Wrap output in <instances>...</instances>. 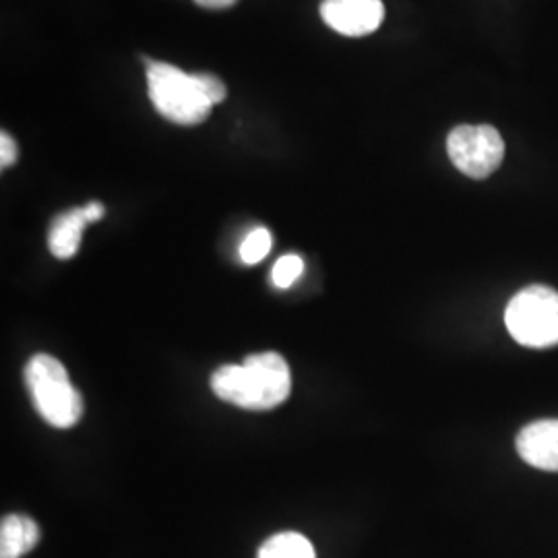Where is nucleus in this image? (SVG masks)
I'll use <instances>...</instances> for the list:
<instances>
[{
    "label": "nucleus",
    "mask_w": 558,
    "mask_h": 558,
    "mask_svg": "<svg viewBox=\"0 0 558 558\" xmlns=\"http://www.w3.org/2000/svg\"><path fill=\"white\" fill-rule=\"evenodd\" d=\"M211 389L228 403L265 412L290 398L292 373L278 352H263L248 356L242 364L220 366L211 377Z\"/></svg>",
    "instance_id": "f257e3e1"
},
{
    "label": "nucleus",
    "mask_w": 558,
    "mask_h": 558,
    "mask_svg": "<svg viewBox=\"0 0 558 558\" xmlns=\"http://www.w3.org/2000/svg\"><path fill=\"white\" fill-rule=\"evenodd\" d=\"M25 385L41 418L54 428H73L83 416V399L66 368L48 354H38L25 366Z\"/></svg>",
    "instance_id": "f03ea898"
},
{
    "label": "nucleus",
    "mask_w": 558,
    "mask_h": 558,
    "mask_svg": "<svg viewBox=\"0 0 558 558\" xmlns=\"http://www.w3.org/2000/svg\"><path fill=\"white\" fill-rule=\"evenodd\" d=\"M143 60L147 62L149 100L163 119L182 126H195L209 119L214 104L201 94L193 75L168 62Z\"/></svg>",
    "instance_id": "7ed1b4c3"
},
{
    "label": "nucleus",
    "mask_w": 558,
    "mask_h": 558,
    "mask_svg": "<svg viewBox=\"0 0 558 558\" xmlns=\"http://www.w3.org/2000/svg\"><path fill=\"white\" fill-rule=\"evenodd\" d=\"M505 325L521 345H558V292L548 286H530L507 304Z\"/></svg>",
    "instance_id": "20e7f679"
},
{
    "label": "nucleus",
    "mask_w": 558,
    "mask_h": 558,
    "mask_svg": "<svg viewBox=\"0 0 558 558\" xmlns=\"http://www.w3.org/2000/svg\"><path fill=\"white\" fill-rule=\"evenodd\" d=\"M447 154L461 174L470 179H488L505 158V141L488 124H463L449 133Z\"/></svg>",
    "instance_id": "39448f33"
},
{
    "label": "nucleus",
    "mask_w": 558,
    "mask_h": 558,
    "mask_svg": "<svg viewBox=\"0 0 558 558\" xmlns=\"http://www.w3.org/2000/svg\"><path fill=\"white\" fill-rule=\"evenodd\" d=\"M320 17L341 36L362 38L379 29L385 7L380 0H323Z\"/></svg>",
    "instance_id": "423d86ee"
},
{
    "label": "nucleus",
    "mask_w": 558,
    "mask_h": 558,
    "mask_svg": "<svg viewBox=\"0 0 558 558\" xmlns=\"http://www.w3.org/2000/svg\"><path fill=\"white\" fill-rule=\"evenodd\" d=\"M519 458L542 472H558V420H538L519 430Z\"/></svg>",
    "instance_id": "0eeeda50"
},
{
    "label": "nucleus",
    "mask_w": 558,
    "mask_h": 558,
    "mask_svg": "<svg viewBox=\"0 0 558 558\" xmlns=\"http://www.w3.org/2000/svg\"><path fill=\"white\" fill-rule=\"evenodd\" d=\"M89 221L83 207L64 211L54 218L48 230V248L57 259H71L80 253L83 230Z\"/></svg>",
    "instance_id": "6e6552de"
},
{
    "label": "nucleus",
    "mask_w": 558,
    "mask_h": 558,
    "mask_svg": "<svg viewBox=\"0 0 558 558\" xmlns=\"http://www.w3.org/2000/svg\"><path fill=\"white\" fill-rule=\"evenodd\" d=\"M40 525L27 515H7L0 523V558H23L40 542Z\"/></svg>",
    "instance_id": "1a4fd4ad"
},
{
    "label": "nucleus",
    "mask_w": 558,
    "mask_h": 558,
    "mask_svg": "<svg viewBox=\"0 0 558 558\" xmlns=\"http://www.w3.org/2000/svg\"><path fill=\"white\" fill-rule=\"evenodd\" d=\"M259 558H317L311 539L296 532H281L259 548Z\"/></svg>",
    "instance_id": "9d476101"
},
{
    "label": "nucleus",
    "mask_w": 558,
    "mask_h": 558,
    "mask_svg": "<svg viewBox=\"0 0 558 558\" xmlns=\"http://www.w3.org/2000/svg\"><path fill=\"white\" fill-rule=\"evenodd\" d=\"M271 244H274L271 232L267 228H255L240 244V259L244 265H257L269 255Z\"/></svg>",
    "instance_id": "9b49d317"
},
{
    "label": "nucleus",
    "mask_w": 558,
    "mask_h": 558,
    "mask_svg": "<svg viewBox=\"0 0 558 558\" xmlns=\"http://www.w3.org/2000/svg\"><path fill=\"white\" fill-rule=\"evenodd\" d=\"M302 271H304V260L300 259L299 255H286L274 265L271 281L276 288L286 290L302 276Z\"/></svg>",
    "instance_id": "f8f14e48"
},
{
    "label": "nucleus",
    "mask_w": 558,
    "mask_h": 558,
    "mask_svg": "<svg viewBox=\"0 0 558 558\" xmlns=\"http://www.w3.org/2000/svg\"><path fill=\"white\" fill-rule=\"evenodd\" d=\"M193 81L199 87L201 94L211 101L214 106L221 104V101L228 98V87H226V83L220 77H216L211 73H193Z\"/></svg>",
    "instance_id": "ddd939ff"
},
{
    "label": "nucleus",
    "mask_w": 558,
    "mask_h": 558,
    "mask_svg": "<svg viewBox=\"0 0 558 558\" xmlns=\"http://www.w3.org/2000/svg\"><path fill=\"white\" fill-rule=\"evenodd\" d=\"M17 158H20L17 143L7 131H2L0 133V166L2 168H11L17 161Z\"/></svg>",
    "instance_id": "4468645a"
},
{
    "label": "nucleus",
    "mask_w": 558,
    "mask_h": 558,
    "mask_svg": "<svg viewBox=\"0 0 558 558\" xmlns=\"http://www.w3.org/2000/svg\"><path fill=\"white\" fill-rule=\"evenodd\" d=\"M83 211H85V218L89 223H94V221H100L104 218V214H106V207L101 205L100 201H92V203H87L85 207H83Z\"/></svg>",
    "instance_id": "2eb2a0df"
},
{
    "label": "nucleus",
    "mask_w": 558,
    "mask_h": 558,
    "mask_svg": "<svg viewBox=\"0 0 558 558\" xmlns=\"http://www.w3.org/2000/svg\"><path fill=\"white\" fill-rule=\"evenodd\" d=\"M199 7L203 9H228V7H232V4H236L239 0H195Z\"/></svg>",
    "instance_id": "dca6fc26"
}]
</instances>
